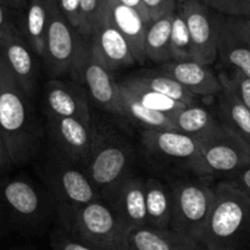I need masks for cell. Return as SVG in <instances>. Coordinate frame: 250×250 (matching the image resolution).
<instances>
[{
    "label": "cell",
    "mask_w": 250,
    "mask_h": 250,
    "mask_svg": "<svg viewBox=\"0 0 250 250\" xmlns=\"http://www.w3.org/2000/svg\"><path fill=\"white\" fill-rule=\"evenodd\" d=\"M1 62L2 83L0 89V129L4 136L12 165L31 163L41 149L43 129L32 105Z\"/></svg>",
    "instance_id": "6da1fadb"
},
{
    "label": "cell",
    "mask_w": 250,
    "mask_h": 250,
    "mask_svg": "<svg viewBox=\"0 0 250 250\" xmlns=\"http://www.w3.org/2000/svg\"><path fill=\"white\" fill-rule=\"evenodd\" d=\"M214 193L200 246L203 250H237L250 234V197L233 181L217 183Z\"/></svg>",
    "instance_id": "7a4b0ae2"
},
{
    "label": "cell",
    "mask_w": 250,
    "mask_h": 250,
    "mask_svg": "<svg viewBox=\"0 0 250 250\" xmlns=\"http://www.w3.org/2000/svg\"><path fill=\"white\" fill-rule=\"evenodd\" d=\"M61 227L98 250H129V231L99 198L76 208H58Z\"/></svg>",
    "instance_id": "3957f363"
},
{
    "label": "cell",
    "mask_w": 250,
    "mask_h": 250,
    "mask_svg": "<svg viewBox=\"0 0 250 250\" xmlns=\"http://www.w3.org/2000/svg\"><path fill=\"white\" fill-rule=\"evenodd\" d=\"M49 214V202L34 183L23 177L0 180V232L38 229Z\"/></svg>",
    "instance_id": "277c9868"
},
{
    "label": "cell",
    "mask_w": 250,
    "mask_h": 250,
    "mask_svg": "<svg viewBox=\"0 0 250 250\" xmlns=\"http://www.w3.org/2000/svg\"><path fill=\"white\" fill-rule=\"evenodd\" d=\"M170 187L173 197L171 229L200 244L214 205V186L205 178H194L176 181Z\"/></svg>",
    "instance_id": "5b68a950"
},
{
    "label": "cell",
    "mask_w": 250,
    "mask_h": 250,
    "mask_svg": "<svg viewBox=\"0 0 250 250\" xmlns=\"http://www.w3.org/2000/svg\"><path fill=\"white\" fill-rule=\"evenodd\" d=\"M49 1L50 16L42 56L44 70L50 80H59L63 76L71 77L84 50L87 38L66 21L59 10L56 0Z\"/></svg>",
    "instance_id": "8992f818"
},
{
    "label": "cell",
    "mask_w": 250,
    "mask_h": 250,
    "mask_svg": "<svg viewBox=\"0 0 250 250\" xmlns=\"http://www.w3.org/2000/svg\"><path fill=\"white\" fill-rule=\"evenodd\" d=\"M249 165V143L222 122H219L200 141L202 177L211 175H233L236 177Z\"/></svg>",
    "instance_id": "52a82bcc"
},
{
    "label": "cell",
    "mask_w": 250,
    "mask_h": 250,
    "mask_svg": "<svg viewBox=\"0 0 250 250\" xmlns=\"http://www.w3.org/2000/svg\"><path fill=\"white\" fill-rule=\"evenodd\" d=\"M42 178L55 198L58 208H76L99 199L100 192L85 173L84 168L63 158L51 156L42 166Z\"/></svg>",
    "instance_id": "ba28073f"
},
{
    "label": "cell",
    "mask_w": 250,
    "mask_h": 250,
    "mask_svg": "<svg viewBox=\"0 0 250 250\" xmlns=\"http://www.w3.org/2000/svg\"><path fill=\"white\" fill-rule=\"evenodd\" d=\"M142 146L154 163L192 171L202 177L200 141L198 139L175 129H144Z\"/></svg>",
    "instance_id": "9c48e42d"
},
{
    "label": "cell",
    "mask_w": 250,
    "mask_h": 250,
    "mask_svg": "<svg viewBox=\"0 0 250 250\" xmlns=\"http://www.w3.org/2000/svg\"><path fill=\"white\" fill-rule=\"evenodd\" d=\"M134 153L131 144L116 136H99L84 171L99 192L129 176Z\"/></svg>",
    "instance_id": "30bf717a"
},
{
    "label": "cell",
    "mask_w": 250,
    "mask_h": 250,
    "mask_svg": "<svg viewBox=\"0 0 250 250\" xmlns=\"http://www.w3.org/2000/svg\"><path fill=\"white\" fill-rule=\"evenodd\" d=\"M73 82L83 84L92 99L105 111L120 115V87L119 82L95 56L89 39L71 75Z\"/></svg>",
    "instance_id": "8fae6325"
},
{
    "label": "cell",
    "mask_w": 250,
    "mask_h": 250,
    "mask_svg": "<svg viewBox=\"0 0 250 250\" xmlns=\"http://www.w3.org/2000/svg\"><path fill=\"white\" fill-rule=\"evenodd\" d=\"M117 219L128 231L148 226L146 207V180L129 175L100 192Z\"/></svg>",
    "instance_id": "7c38bea8"
},
{
    "label": "cell",
    "mask_w": 250,
    "mask_h": 250,
    "mask_svg": "<svg viewBox=\"0 0 250 250\" xmlns=\"http://www.w3.org/2000/svg\"><path fill=\"white\" fill-rule=\"evenodd\" d=\"M45 127L58 154L84 167L97 138L92 124L71 117L45 116Z\"/></svg>",
    "instance_id": "4fadbf2b"
},
{
    "label": "cell",
    "mask_w": 250,
    "mask_h": 250,
    "mask_svg": "<svg viewBox=\"0 0 250 250\" xmlns=\"http://www.w3.org/2000/svg\"><path fill=\"white\" fill-rule=\"evenodd\" d=\"M182 14L194 53V60L210 66L217 60V22L216 16L203 1L190 0L177 5Z\"/></svg>",
    "instance_id": "5bb4252c"
},
{
    "label": "cell",
    "mask_w": 250,
    "mask_h": 250,
    "mask_svg": "<svg viewBox=\"0 0 250 250\" xmlns=\"http://www.w3.org/2000/svg\"><path fill=\"white\" fill-rule=\"evenodd\" d=\"M88 39L98 60L111 72L137 62L131 45L110 21L102 4L97 23Z\"/></svg>",
    "instance_id": "9a60e30c"
},
{
    "label": "cell",
    "mask_w": 250,
    "mask_h": 250,
    "mask_svg": "<svg viewBox=\"0 0 250 250\" xmlns=\"http://www.w3.org/2000/svg\"><path fill=\"white\" fill-rule=\"evenodd\" d=\"M0 60L24 94L32 99L39 81V58L19 32L0 39Z\"/></svg>",
    "instance_id": "2e32d148"
},
{
    "label": "cell",
    "mask_w": 250,
    "mask_h": 250,
    "mask_svg": "<svg viewBox=\"0 0 250 250\" xmlns=\"http://www.w3.org/2000/svg\"><path fill=\"white\" fill-rule=\"evenodd\" d=\"M45 116L71 117L92 124L87 90L78 83L49 80L43 89Z\"/></svg>",
    "instance_id": "e0dca14e"
},
{
    "label": "cell",
    "mask_w": 250,
    "mask_h": 250,
    "mask_svg": "<svg viewBox=\"0 0 250 250\" xmlns=\"http://www.w3.org/2000/svg\"><path fill=\"white\" fill-rule=\"evenodd\" d=\"M159 71L172 77L198 98L220 94L222 90L219 76L209 66L195 60L168 61L161 63Z\"/></svg>",
    "instance_id": "ac0fdd59"
},
{
    "label": "cell",
    "mask_w": 250,
    "mask_h": 250,
    "mask_svg": "<svg viewBox=\"0 0 250 250\" xmlns=\"http://www.w3.org/2000/svg\"><path fill=\"white\" fill-rule=\"evenodd\" d=\"M102 7L110 21L128 42L137 62H144L146 60L144 38L149 24L146 19L136 9L122 4L119 0H102Z\"/></svg>",
    "instance_id": "d6986e66"
},
{
    "label": "cell",
    "mask_w": 250,
    "mask_h": 250,
    "mask_svg": "<svg viewBox=\"0 0 250 250\" xmlns=\"http://www.w3.org/2000/svg\"><path fill=\"white\" fill-rule=\"evenodd\" d=\"M217 22V59L231 70L250 77V45L239 36L229 16L220 14Z\"/></svg>",
    "instance_id": "ffe728a7"
},
{
    "label": "cell",
    "mask_w": 250,
    "mask_h": 250,
    "mask_svg": "<svg viewBox=\"0 0 250 250\" xmlns=\"http://www.w3.org/2000/svg\"><path fill=\"white\" fill-rule=\"evenodd\" d=\"M50 16L49 0H29L16 22L17 32L29 48L42 59L45 46V37Z\"/></svg>",
    "instance_id": "44dd1931"
},
{
    "label": "cell",
    "mask_w": 250,
    "mask_h": 250,
    "mask_svg": "<svg viewBox=\"0 0 250 250\" xmlns=\"http://www.w3.org/2000/svg\"><path fill=\"white\" fill-rule=\"evenodd\" d=\"M129 250H203L193 239L172 229L144 226L129 232Z\"/></svg>",
    "instance_id": "7402d4cb"
},
{
    "label": "cell",
    "mask_w": 250,
    "mask_h": 250,
    "mask_svg": "<svg viewBox=\"0 0 250 250\" xmlns=\"http://www.w3.org/2000/svg\"><path fill=\"white\" fill-rule=\"evenodd\" d=\"M146 207L148 226L158 229H171L173 197L170 185L158 178L146 180Z\"/></svg>",
    "instance_id": "603a6c76"
},
{
    "label": "cell",
    "mask_w": 250,
    "mask_h": 250,
    "mask_svg": "<svg viewBox=\"0 0 250 250\" xmlns=\"http://www.w3.org/2000/svg\"><path fill=\"white\" fill-rule=\"evenodd\" d=\"M120 116L139 125L144 129H173L172 120L167 115L148 109L137 102L119 82Z\"/></svg>",
    "instance_id": "cb8c5ba5"
},
{
    "label": "cell",
    "mask_w": 250,
    "mask_h": 250,
    "mask_svg": "<svg viewBox=\"0 0 250 250\" xmlns=\"http://www.w3.org/2000/svg\"><path fill=\"white\" fill-rule=\"evenodd\" d=\"M170 117L175 131L193 137L198 141H202L219 124L205 107L195 104L186 105Z\"/></svg>",
    "instance_id": "d4e9b609"
},
{
    "label": "cell",
    "mask_w": 250,
    "mask_h": 250,
    "mask_svg": "<svg viewBox=\"0 0 250 250\" xmlns=\"http://www.w3.org/2000/svg\"><path fill=\"white\" fill-rule=\"evenodd\" d=\"M172 15L151 21L146 27L144 38L146 58L154 62L165 63L171 61L170 39L172 29Z\"/></svg>",
    "instance_id": "484cf974"
},
{
    "label": "cell",
    "mask_w": 250,
    "mask_h": 250,
    "mask_svg": "<svg viewBox=\"0 0 250 250\" xmlns=\"http://www.w3.org/2000/svg\"><path fill=\"white\" fill-rule=\"evenodd\" d=\"M219 112L222 124L233 129L250 146V110L226 87H222L219 94Z\"/></svg>",
    "instance_id": "4316f807"
},
{
    "label": "cell",
    "mask_w": 250,
    "mask_h": 250,
    "mask_svg": "<svg viewBox=\"0 0 250 250\" xmlns=\"http://www.w3.org/2000/svg\"><path fill=\"white\" fill-rule=\"evenodd\" d=\"M129 78L134 82L144 85V87L150 88V89L161 93V94L166 95V97L171 98V99L176 100L178 103H182L185 105L195 104L198 99L197 95L189 92L181 83H178L177 81L173 80L170 76L160 72V71H158V72L146 71V72L134 75Z\"/></svg>",
    "instance_id": "83f0119b"
},
{
    "label": "cell",
    "mask_w": 250,
    "mask_h": 250,
    "mask_svg": "<svg viewBox=\"0 0 250 250\" xmlns=\"http://www.w3.org/2000/svg\"><path fill=\"white\" fill-rule=\"evenodd\" d=\"M120 84L137 100L144 105L148 109L154 110L160 114L167 115V116H172L175 112L185 107L186 105L182 103H178L176 100L171 99V98L166 97V95L161 94V93L155 92V90L150 89L148 87L139 84V83L134 82L131 78H127L120 82Z\"/></svg>",
    "instance_id": "f1b7e54d"
},
{
    "label": "cell",
    "mask_w": 250,
    "mask_h": 250,
    "mask_svg": "<svg viewBox=\"0 0 250 250\" xmlns=\"http://www.w3.org/2000/svg\"><path fill=\"white\" fill-rule=\"evenodd\" d=\"M170 55L171 61L194 60V53H193V45L187 23L178 10H176L172 17Z\"/></svg>",
    "instance_id": "f546056e"
},
{
    "label": "cell",
    "mask_w": 250,
    "mask_h": 250,
    "mask_svg": "<svg viewBox=\"0 0 250 250\" xmlns=\"http://www.w3.org/2000/svg\"><path fill=\"white\" fill-rule=\"evenodd\" d=\"M222 87H226L236 95L237 99L250 110V77L238 70L219 73Z\"/></svg>",
    "instance_id": "4dcf8cb0"
},
{
    "label": "cell",
    "mask_w": 250,
    "mask_h": 250,
    "mask_svg": "<svg viewBox=\"0 0 250 250\" xmlns=\"http://www.w3.org/2000/svg\"><path fill=\"white\" fill-rule=\"evenodd\" d=\"M209 9L216 10L224 16H250V0H203Z\"/></svg>",
    "instance_id": "1f68e13d"
},
{
    "label": "cell",
    "mask_w": 250,
    "mask_h": 250,
    "mask_svg": "<svg viewBox=\"0 0 250 250\" xmlns=\"http://www.w3.org/2000/svg\"><path fill=\"white\" fill-rule=\"evenodd\" d=\"M50 244L54 250H98L85 242L73 237L62 227H59L51 232Z\"/></svg>",
    "instance_id": "d6a6232c"
},
{
    "label": "cell",
    "mask_w": 250,
    "mask_h": 250,
    "mask_svg": "<svg viewBox=\"0 0 250 250\" xmlns=\"http://www.w3.org/2000/svg\"><path fill=\"white\" fill-rule=\"evenodd\" d=\"M102 0H81V26L78 32L84 38H89L97 23Z\"/></svg>",
    "instance_id": "836d02e7"
},
{
    "label": "cell",
    "mask_w": 250,
    "mask_h": 250,
    "mask_svg": "<svg viewBox=\"0 0 250 250\" xmlns=\"http://www.w3.org/2000/svg\"><path fill=\"white\" fill-rule=\"evenodd\" d=\"M142 4L150 22L167 15L175 14L177 10L176 0H142Z\"/></svg>",
    "instance_id": "e575fe53"
},
{
    "label": "cell",
    "mask_w": 250,
    "mask_h": 250,
    "mask_svg": "<svg viewBox=\"0 0 250 250\" xmlns=\"http://www.w3.org/2000/svg\"><path fill=\"white\" fill-rule=\"evenodd\" d=\"M66 21L78 31L81 26V0H56Z\"/></svg>",
    "instance_id": "d590c367"
},
{
    "label": "cell",
    "mask_w": 250,
    "mask_h": 250,
    "mask_svg": "<svg viewBox=\"0 0 250 250\" xmlns=\"http://www.w3.org/2000/svg\"><path fill=\"white\" fill-rule=\"evenodd\" d=\"M17 33L16 21L5 0H0V39Z\"/></svg>",
    "instance_id": "8d00e7d4"
},
{
    "label": "cell",
    "mask_w": 250,
    "mask_h": 250,
    "mask_svg": "<svg viewBox=\"0 0 250 250\" xmlns=\"http://www.w3.org/2000/svg\"><path fill=\"white\" fill-rule=\"evenodd\" d=\"M232 26L239 36L250 45V16L248 17H229Z\"/></svg>",
    "instance_id": "74e56055"
},
{
    "label": "cell",
    "mask_w": 250,
    "mask_h": 250,
    "mask_svg": "<svg viewBox=\"0 0 250 250\" xmlns=\"http://www.w3.org/2000/svg\"><path fill=\"white\" fill-rule=\"evenodd\" d=\"M234 182L247 193L250 197V165L247 166L246 168L241 171L238 175L236 176V181Z\"/></svg>",
    "instance_id": "f35d334b"
},
{
    "label": "cell",
    "mask_w": 250,
    "mask_h": 250,
    "mask_svg": "<svg viewBox=\"0 0 250 250\" xmlns=\"http://www.w3.org/2000/svg\"><path fill=\"white\" fill-rule=\"evenodd\" d=\"M9 165H12V164L11 160H10L9 151H7L4 136H2L1 129H0V170H4Z\"/></svg>",
    "instance_id": "ab89813d"
},
{
    "label": "cell",
    "mask_w": 250,
    "mask_h": 250,
    "mask_svg": "<svg viewBox=\"0 0 250 250\" xmlns=\"http://www.w3.org/2000/svg\"><path fill=\"white\" fill-rule=\"evenodd\" d=\"M119 1L122 2V4H125V5H128V6L133 7V9H136L137 11H138L139 14H141L142 16L146 19V21L148 22V23H150L148 15H146V9H144L143 4H142V0H119Z\"/></svg>",
    "instance_id": "60d3db41"
},
{
    "label": "cell",
    "mask_w": 250,
    "mask_h": 250,
    "mask_svg": "<svg viewBox=\"0 0 250 250\" xmlns=\"http://www.w3.org/2000/svg\"><path fill=\"white\" fill-rule=\"evenodd\" d=\"M5 2L9 6V9L11 10V12H22V10L27 6L29 0H5Z\"/></svg>",
    "instance_id": "b9f144b4"
},
{
    "label": "cell",
    "mask_w": 250,
    "mask_h": 250,
    "mask_svg": "<svg viewBox=\"0 0 250 250\" xmlns=\"http://www.w3.org/2000/svg\"><path fill=\"white\" fill-rule=\"evenodd\" d=\"M1 83H2V70H1V62H0V89H1Z\"/></svg>",
    "instance_id": "7bdbcfd3"
},
{
    "label": "cell",
    "mask_w": 250,
    "mask_h": 250,
    "mask_svg": "<svg viewBox=\"0 0 250 250\" xmlns=\"http://www.w3.org/2000/svg\"><path fill=\"white\" fill-rule=\"evenodd\" d=\"M15 250H36V249L31 248V247H21V248H16Z\"/></svg>",
    "instance_id": "ee69618b"
},
{
    "label": "cell",
    "mask_w": 250,
    "mask_h": 250,
    "mask_svg": "<svg viewBox=\"0 0 250 250\" xmlns=\"http://www.w3.org/2000/svg\"><path fill=\"white\" fill-rule=\"evenodd\" d=\"M187 1H190V0H176V2L178 4H183V2H187ZM197 1H203V0H197Z\"/></svg>",
    "instance_id": "f6af8a7d"
}]
</instances>
